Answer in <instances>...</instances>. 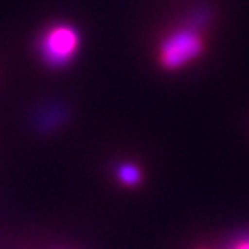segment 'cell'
<instances>
[{"instance_id":"cell-4","label":"cell","mask_w":249,"mask_h":249,"mask_svg":"<svg viewBox=\"0 0 249 249\" xmlns=\"http://www.w3.org/2000/svg\"><path fill=\"white\" fill-rule=\"evenodd\" d=\"M208 21H210V11H208L206 7H199V9H196V11L192 12V16L189 18V21H187L185 26L199 31V30H202V28L206 26Z\"/></svg>"},{"instance_id":"cell-2","label":"cell","mask_w":249,"mask_h":249,"mask_svg":"<svg viewBox=\"0 0 249 249\" xmlns=\"http://www.w3.org/2000/svg\"><path fill=\"white\" fill-rule=\"evenodd\" d=\"M78 47L76 31L66 24L51 28L40 38V54L42 59L52 68H62L71 61Z\"/></svg>"},{"instance_id":"cell-1","label":"cell","mask_w":249,"mask_h":249,"mask_svg":"<svg viewBox=\"0 0 249 249\" xmlns=\"http://www.w3.org/2000/svg\"><path fill=\"white\" fill-rule=\"evenodd\" d=\"M202 52V42L199 31L189 26L175 31L168 36L161 47V64L168 70H177Z\"/></svg>"},{"instance_id":"cell-5","label":"cell","mask_w":249,"mask_h":249,"mask_svg":"<svg viewBox=\"0 0 249 249\" xmlns=\"http://www.w3.org/2000/svg\"><path fill=\"white\" fill-rule=\"evenodd\" d=\"M225 249H249V233L239 235L235 241L229 242V244L225 246Z\"/></svg>"},{"instance_id":"cell-3","label":"cell","mask_w":249,"mask_h":249,"mask_svg":"<svg viewBox=\"0 0 249 249\" xmlns=\"http://www.w3.org/2000/svg\"><path fill=\"white\" fill-rule=\"evenodd\" d=\"M116 177H118V180L123 183V185H128V187L139 185L140 180H142V173H140V170L132 163L118 164Z\"/></svg>"}]
</instances>
